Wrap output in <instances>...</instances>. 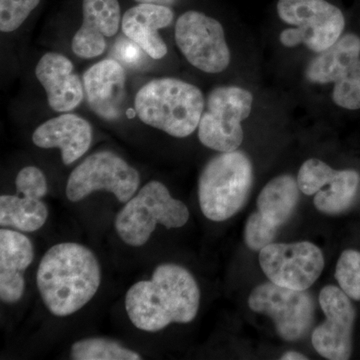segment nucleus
<instances>
[{
    "instance_id": "nucleus-1",
    "label": "nucleus",
    "mask_w": 360,
    "mask_h": 360,
    "mask_svg": "<svg viewBox=\"0 0 360 360\" xmlns=\"http://www.w3.org/2000/svg\"><path fill=\"white\" fill-rule=\"evenodd\" d=\"M125 310L132 326L158 333L172 323H189L200 305V290L193 274L176 264H161L148 281H137L125 295Z\"/></svg>"
},
{
    "instance_id": "nucleus-2",
    "label": "nucleus",
    "mask_w": 360,
    "mask_h": 360,
    "mask_svg": "<svg viewBox=\"0 0 360 360\" xmlns=\"http://www.w3.org/2000/svg\"><path fill=\"white\" fill-rule=\"evenodd\" d=\"M101 265L96 253L77 243H60L44 253L37 286L45 307L56 317H68L86 307L101 285Z\"/></svg>"
},
{
    "instance_id": "nucleus-3",
    "label": "nucleus",
    "mask_w": 360,
    "mask_h": 360,
    "mask_svg": "<svg viewBox=\"0 0 360 360\" xmlns=\"http://www.w3.org/2000/svg\"><path fill=\"white\" fill-rule=\"evenodd\" d=\"M134 108L142 122L184 139L198 129L205 101L195 85L176 78H158L139 90Z\"/></svg>"
},
{
    "instance_id": "nucleus-4",
    "label": "nucleus",
    "mask_w": 360,
    "mask_h": 360,
    "mask_svg": "<svg viewBox=\"0 0 360 360\" xmlns=\"http://www.w3.org/2000/svg\"><path fill=\"white\" fill-rule=\"evenodd\" d=\"M252 184V163L245 153H220L206 163L198 180L201 212L212 221L231 219L245 205Z\"/></svg>"
},
{
    "instance_id": "nucleus-5",
    "label": "nucleus",
    "mask_w": 360,
    "mask_h": 360,
    "mask_svg": "<svg viewBox=\"0 0 360 360\" xmlns=\"http://www.w3.org/2000/svg\"><path fill=\"white\" fill-rule=\"evenodd\" d=\"M186 203L172 198L162 182L151 180L124 203L115 219V229L123 243L131 248L146 245L158 225L180 229L189 219Z\"/></svg>"
},
{
    "instance_id": "nucleus-6",
    "label": "nucleus",
    "mask_w": 360,
    "mask_h": 360,
    "mask_svg": "<svg viewBox=\"0 0 360 360\" xmlns=\"http://www.w3.org/2000/svg\"><path fill=\"white\" fill-rule=\"evenodd\" d=\"M253 96L239 86H220L210 92L198 125V139L206 148L231 153L245 139L241 122L250 115Z\"/></svg>"
},
{
    "instance_id": "nucleus-7",
    "label": "nucleus",
    "mask_w": 360,
    "mask_h": 360,
    "mask_svg": "<svg viewBox=\"0 0 360 360\" xmlns=\"http://www.w3.org/2000/svg\"><path fill=\"white\" fill-rule=\"evenodd\" d=\"M141 175L120 155L103 150L87 156L71 172L65 194L71 202H79L96 191L112 193L124 205L137 193Z\"/></svg>"
},
{
    "instance_id": "nucleus-8",
    "label": "nucleus",
    "mask_w": 360,
    "mask_h": 360,
    "mask_svg": "<svg viewBox=\"0 0 360 360\" xmlns=\"http://www.w3.org/2000/svg\"><path fill=\"white\" fill-rule=\"evenodd\" d=\"M175 41L186 60L203 72L220 73L231 63V51L219 21L189 11L175 25Z\"/></svg>"
},
{
    "instance_id": "nucleus-9",
    "label": "nucleus",
    "mask_w": 360,
    "mask_h": 360,
    "mask_svg": "<svg viewBox=\"0 0 360 360\" xmlns=\"http://www.w3.org/2000/svg\"><path fill=\"white\" fill-rule=\"evenodd\" d=\"M252 311L269 315L283 340L304 338L314 319V303L305 290H290L267 283L257 286L248 298Z\"/></svg>"
},
{
    "instance_id": "nucleus-10",
    "label": "nucleus",
    "mask_w": 360,
    "mask_h": 360,
    "mask_svg": "<svg viewBox=\"0 0 360 360\" xmlns=\"http://www.w3.org/2000/svg\"><path fill=\"white\" fill-rule=\"evenodd\" d=\"M259 264L271 283L295 290H307L324 269L323 253L309 241L270 243L259 251Z\"/></svg>"
},
{
    "instance_id": "nucleus-11",
    "label": "nucleus",
    "mask_w": 360,
    "mask_h": 360,
    "mask_svg": "<svg viewBox=\"0 0 360 360\" xmlns=\"http://www.w3.org/2000/svg\"><path fill=\"white\" fill-rule=\"evenodd\" d=\"M277 13L300 30L303 44L316 53L335 44L345 27L340 9L326 0H279Z\"/></svg>"
},
{
    "instance_id": "nucleus-12",
    "label": "nucleus",
    "mask_w": 360,
    "mask_h": 360,
    "mask_svg": "<svg viewBox=\"0 0 360 360\" xmlns=\"http://www.w3.org/2000/svg\"><path fill=\"white\" fill-rule=\"evenodd\" d=\"M15 194L0 196V226L21 232L39 231L49 219L44 198L49 191L44 172L37 167L20 170L15 179Z\"/></svg>"
},
{
    "instance_id": "nucleus-13",
    "label": "nucleus",
    "mask_w": 360,
    "mask_h": 360,
    "mask_svg": "<svg viewBox=\"0 0 360 360\" xmlns=\"http://www.w3.org/2000/svg\"><path fill=\"white\" fill-rule=\"evenodd\" d=\"M326 321L312 333V345L324 359L347 360L352 356L355 309L350 297L341 288L328 285L319 295Z\"/></svg>"
},
{
    "instance_id": "nucleus-14",
    "label": "nucleus",
    "mask_w": 360,
    "mask_h": 360,
    "mask_svg": "<svg viewBox=\"0 0 360 360\" xmlns=\"http://www.w3.org/2000/svg\"><path fill=\"white\" fill-rule=\"evenodd\" d=\"M34 246L16 229H0V300L6 304L20 302L25 291V272L34 260Z\"/></svg>"
},
{
    "instance_id": "nucleus-15",
    "label": "nucleus",
    "mask_w": 360,
    "mask_h": 360,
    "mask_svg": "<svg viewBox=\"0 0 360 360\" xmlns=\"http://www.w3.org/2000/svg\"><path fill=\"white\" fill-rule=\"evenodd\" d=\"M84 22L72 39V51L82 58H94L105 51L106 37L116 34L120 28L118 0H84Z\"/></svg>"
},
{
    "instance_id": "nucleus-16",
    "label": "nucleus",
    "mask_w": 360,
    "mask_h": 360,
    "mask_svg": "<svg viewBox=\"0 0 360 360\" xmlns=\"http://www.w3.org/2000/svg\"><path fill=\"white\" fill-rule=\"evenodd\" d=\"M125 82L124 70L115 59H105L89 68L84 75V85L90 108L104 120L120 117Z\"/></svg>"
},
{
    "instance_id": "nucleus-17",
    "label": "nucleus",
    "mask_w": 360,
    "mask_h": 360,
    "mask_svg": "<svg viewBox=\"0 0 360 360\" xmlns=\"http://www.w3.org/2000/svg\"><path fill=\"white\" fill-rule=\"evenodd\" d=\"M35 75L46 92L52 110L68 112L75 110L84 99V85L72 63L56 52L44 54L37 63Z\"/></svg>"
},
{
    "instance_id": "nucleus-18",
    "label": "nucleus",
    "mask_w": 360,
    "mask_h": 360,
    "mask_svg": "<svg viewBox=\"0 0 360 360\" xmlns=\"http://www.w3.org/2000/svg\"><path fill=\"white\" fill-rule=\"evenodd\" d=\"M32 141L37 148H58L65 165H72L89 151L92 142V127L77 115L51 118L34 130Z\"/></svg>"
},
{
    "instance_id": "nucleus-19",
    "label": "nucleus",
    "mask_w": 360,
    "mask_h": 360,
    "mask_svg": "<svg viewBox=\"0 0 360 360\" xmlns=\"http://www.w3.org/2000/svg\"><path fill=\"white\" fill-rule=\"evenodd\" d=\"M174 16L167 6L141 4L131 7L123 15L122 32L150 58L160 59L167 56V46L158 30L167 27Z\"/></svg>"
},
{
    "instance_id": "nucleus-20",
    "label": "nucleus",
    "mask_w": 360,
    "mask_h": 360,
    "mask_svg": "<svg viewBox=\"0 0 360 360\" xmlns=\"http://www.w3.org/2000/svg\"><path fill=\"white\" fill-rule=\"evenodd\" d=\"M360 59V39L354 33L340 39L326 51L319 52L307 65L305 77L312 84H335Z\"/></svg>"
},
{
    "instance_id": "nucleus-21",
    "label": "nucleus",
    "mask_w": 360,
    "mask_h": 360,
    "mask_svg": "<svg viewBox=\"0 0 360 360\" xmlns=\"http://www.w3.org/2000/svg\"><path fill=\"white\" fill-rule=\"evenodd\" d=\"M297 179L290 174L279 175L270 180L257 198V212L266 221L283 226L295 212L300 200Z\"/></svg>"
},
{
    "instance_id": "nucleus-22",
    "label": "nucleus",
    "mask_w": 360,
    "mask_h": 360,
    "mask_svg": "<svg viewBox=\"0 0 360 360\" xmlns=\"http://www.w3.org/2000/svg\"><path fill=\"white\" fill-rule=\"evenodd\" d=\"M360 181L355 170H333L314 196V205L321 212L338 214L354 202Z\"/></svg>"
},
{
    "instance_id": "nucleus-23",
    "label": "nucleus",
    "mask_w": 360,
    "mask_h": 360,
    "mask_svg": "<svg viewBox=\"0 0 360 360\" xmlns=\"http://www.w3.org/2000/svg\"><path fill=\"white\" fill-rule=\"evenodd\" d=\"M75 360H139L141 355L123 347L117 341L103 338H89L75 341L70 348Z\"/></svg>"
},
{
    "instance_id": "nucleus-24",
    "label": "nucleus",
    "mask_w": 360,
    "mask_h": 360,
    "mask_svg": "<svg viewBox=\"0 0 360 360\" xmlns=\"http://www.w3.org/2000/svg\"><path fill=\"white\" fill-rule=\"evenodd\" d=\"M335 278L341 290L352 300L360 302V251L348 250L341 253Z\"/></svg>"
},
{
    "instance_id": "nucleus-25",
    "label": "nucleus",
    "mask_w": 360,
    "mask_h": 360,
    "mask_svg": "<svg viewBox=\"0 0 360 360\" xmlns=\"http://www.w3.org/2000/svg\"><path fill=\"white\" fill-rule=\"evenodd\" d=\"M333 101L345 110H360V59L347 75L335 82Z\"/></svg>"
},
{
    "instance_id": "nucleus-26",
    "label": "nucleus",
    "mask_w": 360,
    "mask_h": 360,
    "mask_svg": "<svg viewBox=\"0 0 360 360\" xmlns=\"http://www.w3.org/2000/svg\"><path fill=\"white\" fill-rule=\"evenodd\" d=\"M40 0H0V30L13 32L20 28Z\"/></svg>"
},
{
    "instance_id": "nucleus-27",
    "label": "nucleus",
    "mask_w": 360,
    "mask_h": 360,
    "mask_svg": "<svg viewBox=\"0 0 360 360\" xmlns=\"http://www.w3.org/2000/svg\"><path fill=\"white\" fill-rule=\"evenodd\" d=\"M333 168L317 158H310L300 167L297 184L300 191L307 195H314L321 191L322 184L328 179Z\"/></svg>"
},
{
    "instance_id": "nucleus-28",
    "label": "nucleus",
    "mask_w": 360,
    "mask_h": 360,
    "mask_svg": "<svg viewBox=\"0 0 360 360\" xmlns=\"http://www.w3.org/2000/svg\"><path fill=\"white\" fill-rule=\"evenodd\" d=\"M278 229L266 221L259 212L250 214L245 224V240L250 250L260 251L276 238Z\"/></svg>"
},
{
    "instance_id": "nucleus-29",
    "label": "nucleus",
    "mask_w": 360,
    "mask_h": 360,
    "mask_svg": "<svg viewBox=\"0 0 360 360\" xmlns=\"http://www.w3.org/2000/svg\"><path fill=\"white\" fill-rule=\"evenodd\" d=\"M118 56L124 63L129 65H136L141 63L142 58V49L139 44H135L131 39L122 40L116 46Z\"/></svg>"
},
{
    "instance_id": "nucleus-30",
    "label": "nucleus",
    "mask_w": 360,
    "mask_h": 360,
    "mask_svg": "<svg viewBox=\"0 0 360 360\" xmlns=\"http://www.w3.org/2000/svg\"><path fill=\"white\" fill-rule=\"evenodd\" d=\"M279 40H281V44L285 47H290V49L303 44L302 32L297 27L285 28L279 35Z\"/></svg>"
},
{
    "instance_id": "nucleus-31",
    "label": "nucleus",
    "mask_w": 360,
    "mask_h": 360,
    "mask_svg": "<svg viewBox=\"0 0 360 360\" xmlns=\"http://www.w3.org/2000/svg\"><path fill=\"white\" fill-rule=\"evenodd\" d=\"M283 360H307V356L304 355L300 354V352H288L286 354H284L281 359Z\"/></svg>"
},
{
    "instance_id": "nucleus-32",
    "label": "nucleus",
    "mask_w": 360,
    "mask_h": 360,
    "mask_svg": "<svg viewBox=\"0 0 360 360\" xmlns=\"http://www.w3.org/2000/svg\"><path fill=\"white\" fill-rule=\"evenodd\" d=\"M136 1L141 2V4H160V6H169V4H174L175 0H136Z\"/></svg>"
}]
</instances>
